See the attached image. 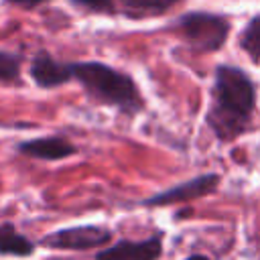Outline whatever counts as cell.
Here are the masks:
<instances>
[{
  "mask_svg": "<svg viewBox=\"0 0 260 260\" xmlns=\"http://www.w3.org/2000/svg\"><path fill=\"white\" fill-rule=\"evenodd\" d=\"M71 69L73 81L98 104L112 106L124 116H136L144 110V100L132 75L102 61H75Z\"/></svg>",
  "mask_w": 260,
  "mask_h": 260,
  "instance_id": "7a4b0ae2",
  "label": "cell"
},
{
  "mask_svg": "<svg viewBox=\"0 0 260 260\" xmlns=\"http://www.w3.org/2000/svg\"><path fill=\"white\" fill-rule=\"evenodd\" d=\"M240 47L254 59L260 61V14L252 16L240 35Z\"/></svg>",
  "mask_w": 260,
  "mask_h": 260,
  "instance_id": "8fae6325",
  "label": "cell"
},
{
  "mask_svg": "<svg viewBox=\"0 0 260 260\" xmlns=\"http://www.w3.org/2000/svg\"><path fill=\"white\" fill-rule=\"evenodd\" d=\"M45 2H51V0H4V4H12V6H18V8H37Z\"/></svg>",
  "mask_w": 260,
  "mask_h": 260,
  "instance_id": "5bb4252c",
  "label": "cell"
},
{
  "mask_svg": "<svg viewBox=\"0 0 260 260\" xmlns=\"http://www.w3.org/2000/svg\"><path fill=\"white\" fill-rule=\"evenodd\" d=\"M35 252V242L20 234L10 221L0 223V256L26 258Z\"/></svg>",
  "mask_w": 260,
  "mask_h": 260,
  "instance_id": "9c48e42d",
  "label": "cell"
},
{
  "mask_svg": "<svg viewBox=\"0 0 260 260\" xmlns=\"http://www.w3.org/2000/svg\"><path fill=\"white\" fill-rule=\"evenodd\" d=\"M162 254L160 234L146 240H118L112 246L100 250L95 260H158Z\"/></svg>",
  "mask_w": 260,
  "mask_h": 260,
  "instance_id": "8992f818",
  "label": "cell"
},
{
  "mask_svg": "<svg viewBox=\"0 0 260 260\" xmlns=\"http://www.w3.org/2000/svg\"><path fill=\"white\" fill-rule=\"evenodd\" d=\"M256 110L254 81L234 65H219L211 87V106L207 110V126L221 142L242 136L252 122Z\"/></svg>",
  "mask_w": 260,
  "mask_h": 260,
  "instance_id": "6da1fadb",
  "label": "cell"
},
{
  "mask_svg": "<svg viewBox=\"0 0 260 260\" xmlns=\"http://www.w3.org/2000/svg\"><path fill=\"white\" fill-rule=\"evenodd\" d=\"M181 0H116L118 12L130 18H150L169 12Z\"/></svg>",
  "mask_w": 260,
  "mask_h": 260,
  "instance_id": "30bf717a",
  "label": "cell"
},
{
  "mask_svg": "<svg viewBox=\"0 0 260 260\" xmlns=\"http://www.w3.org/2000/svg\"><path fill=\"white\" fill-rule=\"evenodd\" d=\"M20 65L22 57L16 53L0 51V81L2 83H12L20 77Z\"/></svg>",
  "mask_w": 260,
  "mask_h": 260,
  "instance_id": "7c38bea8",
  "label": "cell"
},
{
  "mask_svg": "<svg viewBox=\"0 0 260 260\" xmlns=\"http://www.w3.org/2000/svg\"><path fill=\"white\" fill-rule=\"evenodd\" d=\"M30 77L43 89H55L73 81V69L67 61H57L49 51H39L30 63Z\"/></svg>",
  "mask_w": 260,
  "mask_h": 260,
  "instance_id": "52a82bcc",
  "label": "cell"
},
{
  "mask_svg": "<svg viewBox=\"0 0 260 260\" xmlns=\"http://www.w3.org/2000/svg\"><path fill=\"white\" fill-rule=\"evenodd\" d=\"M185 260H209V258L203 256V254H193V256H189V258H185Z\"/></svg>",
  "mask_w": 260,
  "mask_h": 260,
  "instance_id": "9a60e30c",
  "label": "cell"
},
{
  "mask_svg": "<svg viewBox=\"0 0 260 260\" xmlns=\"http://www.w3.org/2000/svg\"><path fill=\"white\" fill-rule=\"evenodd\" d=\"M69 4H73L79 10L91 12V14H106V16H114L118 12L116 0H69Z\"/></svg>",
  "mask_w": 260,
  "mask_h": 260,
  "instance_id": "4fadbf2b",
  "label": "cell"
},
{
  "mask_svg": "<svg viewBox=\"0 0 260 260\" xmlns=\"http://www.w3.org/2000/svg\"><path fill=\"white\" fill-rule=\"evenodd\" d=\"M219 181L221 179H219L217 173H205V175H199L195 179H189V181H183L179 185H173L167 191L154 193L152 197L142 199L140 205H146V207H162V205L187 203V201H193V199H199V197H205V195L213 193L219 187Z\"/></svg>",
  "mask_w": 260,
  "mask_h": 260,
  "instance_id": "5b68a950",
  "label": "cell"
},
{
  "mask_svg": "<svg viewBox=\"0 0 260 260\" xmlns=\"http://www.w3.org/2000/svg\"><path fill=\"white\" fill-rule=\"evenodd\" d=\"M16 150L37 160H63V158L73 156L77 152V146L65 136L53 134V136H41V138L18 142Z\"/></svg>",
  "mask_w": 260,
  "mask_h": 260,
  "instance_id": "ba28073f",
  "label": "cell"
},
{
  "mask_svg": "<svg viewBox=\"0 0 260 260\" xmlns=\"http://www.w3.org/2000/svg\"><path fill=\"white\" fill-rule=\"evenodd\" d=\"M175 28L195 51L213 53L230 35V20L211 12H187L175 20Z\"/></svg>",
  "mask_w": 260,
  "mask_h": 260,
  "instance_id": "3957f363",
  "label": "cell"
},
{
  "mask_svg": "<svg viewBox=\"0 0 260 260\" xmlns=\"http://www.w3.org/2000/svg\"><path fill=\"white\" fill-rule=\"evenodd\" d=\"M112 242V232L104 225H73V228H63L55 230L39 240V246L43 248H53V250H98Z\"/></svg>",
  "mask_w": 260,
  "mask_h": 260,
  "instance_id": "277c9868",
  "label": "cell"
}]
</instances>
